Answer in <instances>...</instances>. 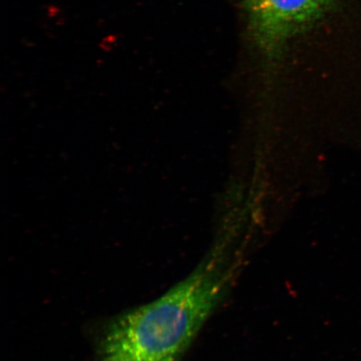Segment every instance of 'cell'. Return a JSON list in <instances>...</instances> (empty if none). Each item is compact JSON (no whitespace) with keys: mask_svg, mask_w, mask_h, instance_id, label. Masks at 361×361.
Wrapping results in <instances>:
<instances>
[{"mask_svg":"<svg viewBox=\"0 0 361 361\" xmlns=\"http://www.w3.org/2000/svg\"><path fill=\"white\" fill-rule=\"evenodd\" d=\"M243 248L219 241L183 281L102 331L98 361H180L238 277Z\"/></svg>","mask_w":361,"mask_h":361,"instance_id":"obj_1","label":"cell"},{"mask_svg":"<svg viewBox=\"0 0 361 361\" xmlns=\"http://www.w3.org/2000/svg\"><path fill=\"white\" fill-rule=\"evenodd\" d=\"M331 0H245L252 34L262 47L275 49L326 10Z\"/></svg>","mask_w":361,"mask_h":361,"instance_id":"obj_2","label":"cell"}]
</instances>
